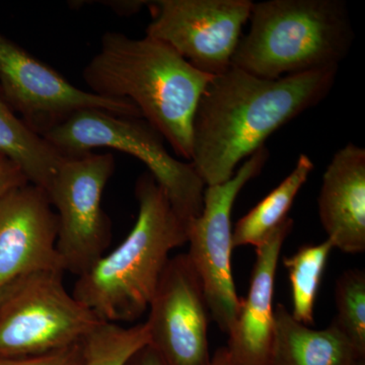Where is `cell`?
Instances as JSON below:
<instances>
[{"label":"cell","mask_w":365,"mask_h":365,"mask_svg":"<svg viewBox=\"0 0 365 365\" xmlns=\"http://www.w3.org/2000/svg\"><path fill=\"white\" fill-rule=\"evenodd\" d=\"M29 182L23 170L13 160L0 155V198L11 190Z\"/></svg>","instance_id":"22"},{"label":"cell","mask_w":365,"mask_h":365,"mask_svg":"<svg viewBox=\"0 0 365 365\" xmlns=\"http://www.w3.org/2000/svg\"><path fill=\"white\" fill-rule=\"evenodd\" d=\"M125 365H165L160 355L150 345L134 353Z\"/></svg>","instance_id":"23"},{"label":"cell","mask_w":365,"mask_h":365,"mask_svg":"<svg viewBox=\"0 0 365 365\" xmlns=\"http://www.w3.org/2000/svg\"><path fill=\"white\" fill-rule=\"evenodd\" d=\"M57 215L44 189L29 184L0 198V294L38 271H61Z\"/></svg>","instance_id":"12"},{"label":"cell","mask_w":365,"mask_h":365,"mask_svg":"<svg viewBox=\"0 0 365 365\" xmlns=\"http://www.w3.org/2000/svg\"><path fill=\"white\" fill-rule=\"evenodd\" d=\"M249 21L232 66L262 78L339 66L354 39L343 0L258 2Z\"/></svg>","instance_id":"4"},{"label":"cell","mask_w":365,"mask_h":365,"mask_svg":"<svg viewBox=\"0 0 365 365\" xmlns=\"http://www.w3.org/2000/svg\"><path fill=\"white\" fill-rule=\"evenodd\" d=\"M66 155L112 148L143 162L167 194L173 208L189 222L203 209L205 184L191 163L175 158L165 139L143 118L125 117L103 110H83L44 136Z\"/></svg>","instance_id":"5"},{"label":"cell","mask_w":365,"mask_h":365,"mask_svg":"<svg viewBox=\"0 0 365 365\" xmlns=\"http://www.w3.org/2000/svg\"><path fill=\"white\" fill-rule=\"evenodd\" d=\"M145 322L150 346L165 365H209L207 300L188 255L170 258Z\"/></svg>","instance_id":"11"},{"label":"cell","mask_w":365,"mask_h":365,"mask_svg":"<svg viewBox=\"0 0 365 365\" xmlns=\"http://www.w3.org/2000/svg\"><path fill=\"white\" fill-rule=\"evenodd\" d=\"M0 365H86L83 341L56 351L35 356L0 357Z\"/></svg>","instance_id":"21"},{"label":"cell","mask_w":365,"mask_h":365,"mask_svg":"<svg viewBox=\"0 0 365 365\" xmlns=\"http://www.w3.org/2000/svg\"><path fill=\"white\" fill-rule=\"evenodd\" d=\"M337 314L333 323L344 334L359 355L365 357V273L345 271L336 282Z\"/></svg>","instance_id":"20"},{"label":"cell","mask_w":365,"mask_h":365,"mask_svg":"<svg viewBox=\"0 0 365 365\" xmlns=\"http://www.w3.org/2000/svg\"><path fill=\"white\" fill-rule=\"evenodd\" d=\"M106 4L112 7L116 13L129 16L138 13L143 6H148V1H108Z\"/></svg>","instance_id":"24"},{"label":"cell","mask_w":365,"mask_h":365,"mask_svg":"<svg viewBox=\"0 0 365 365\" xmlns=\"http://www.w3.org/2000/svg\"><path fill=\"white\" fill-rule=\"evenodd\" d=\"M150 344L146 323L125 328L103 322L83 340L86 365H125L132 355Z\"/></svg>","instance_id":"19"},{"label":"cell","mask_w":365,"mask_h":365,"mask_svg":"<svg viewBox=\"0 0 365 365\" xmlns=\"http://www.w3.org/2000/svg\"><path fill=\"white\" fill-rule=\"evenodd\" d=\"M334 245L330 240L319 245L302 246L283 259L292 284V317L306 326L314 324V304L327 262Z\"/></svg>","instance_id":"18"},{"label":"cell","mask_w":365,"mask_h":365,"mask_svg":"<svg viewBox=\"0 0 365 365\" xmlns=\"http://www.w3.org/2000/svg\"><path fill=\"white\" fill-rule=\"evenodd\" d=\"M294 227L288 217L256 247V261L248 295L241 299L239 313L228 335L227 348L244 365H268L274 334L273 299L276 270L283 244Z\"/></svg>","instance_id":"13"},{"label":"cell","mask_w":365,"mask_h":365,"mask_svg":"<svg viewBox=\"0 0 365 365\" xmlns=\"http://www.w3.org/2000/svg\"><path fill=\"white\" fill-rule=\"evenodd\" d=\"M63 273H31L0 294V357L56 351L81 342L103 323L67 292Z\"/></svg>","instance_id":"6"},{"label":"cell","mask_w":365,"mask_h":365,"mask_svg":"<svg viewBox=\"0 0 365 365\" xmlns=\"http://www.w3.org/2000/svg\"><path fill=\"white\" fill-rule=\"evenodd\" d=\"M338 68L269 79L232 66L213 76L197 106L192 138L191 163L205 186L232 179L274 132L321 103Z\"/></svg>","instance_id":"1"},{"label":"cell","mask_w":365,"mask_h":365,"mask_svg":"<svg viewBox=\"0 0 365 365\" xmlns=\"http://www.w3.org/2000/svg\"><path fill=\"white\" fill-rule=\"evenodd\" d=\"M115 169L111 153L67 155L44 189L57 215L56 250L64 272L83 275L109 248L112 225L102 200Z\"/></svg>","instance_id":"7"},{"label":"cell","mask_w":365,"mask_h":365,"mask_svg":"<svg viewBox=\"0 0 365 365\" xmlns=\"http://www.w3.org/2000/svg\"><path fill=\"white\" fill-rule=\"evenodd\" d=\"M251 0L148 1L146 36L169 45L198 71L215 76L232 66Z\"/></svg>","instance_id":"10"},{"label":"cell","mask_w":365,"mask_h":365,"mask_svg":"<svg viewBox=\"0 0 365 365\" xmlns=\"http://www.w3.org/2000/svg\"><path fill=\"white\" fill-rule=\"evenodd\" d=\"M0 91L24 123L42 137L83 110L143 118L129 101L101 97L72 85L1 33Z\"/></svg>","instance_id":"9"},{"label":"cell","mask_w":365,"mask_h":365,"mask_svg":"<svg viewBox=\"0 0 365 365\" xmlns=\"http://www.w3.org/2000/svg\"><path fill=\"white\" fill-rule=\"evenodd\" d=\"M213 76L198 71L169 45L107 32L83 71L91 93L127 100L160 132L178 157L191 160L199 100Z\"/></svg>","instance_id":"2"},{"label":"cell","mask_w":365,"mask_h":365,"mask_svg":"<svg viewBox=\"0 0 365 365\" xmlns=\"http://www.w3.org/2000/svg\"><path fill=\"white\" fill-rule=\"evenodd\" d=\"M268 158L264 146L237 168L232 179L206 186L202 212L190 220L187 227V255L202 281L211 318L225 334L234 327L241 304L232 275V207L242 189L260 175Z\"/></svg>","instance_id":"8"},{"label":"cell","mask_w":365,"mask_h":365,"mask_svg":"<svg viewBox=\"0 0 365 365\" xmlns=\"http://www.w3.org/2000/svg\"><path fill=\"white\" fill-rule=\"evenodd\" d=\"M314 165L302 153L292 173L263 200L237 222L232 230L234 247L260 246L288 218L295 197L306 184Z\"/></svg>","instance_id":"17"},{"label":"cell","mask_w":365,"mask_h":365,"mask_svg":"<svg viewBox=\"0 0 365 365\" xmlns=\"http://www.w3.org/2000/svg\"><path fill=\"white\" fill-rule=\"evenodd\" d=\"M138 215L116 249L78 276L72 295L107 323L133 322L148 309L173 250L187 242L188 222L150 173L137 180Z\"/></svg>","instance_id":"3"},{"label":"cell","mask_w":365,"mask_h":365,"mask_svg":"<svg viewBox=\"0 0 365 365\" xmlns=\"http://www.w3.org/2000/svg\"><path fill=\"white\" fill-rule=\"evenodd\" d=\"M354 365H365V357L364 359H359L356 360Z\"/></svg>","instance_id":"26"},{"label":"cell","mask_w":365,"mask_h":365,"mask_svg":"<svg viewBox=\"0 0 365 365\" xmlns=\"http://www.w3.org/2000/svg\"><path fill=\"white\" fill-rule=\"evenodd\" d=\"M319 215L334 248L365 251V150L348 143L327 167L319 196Z\"/></svg>","instance_id":"14"},{"label":"cell","mask_w":365,"mask_h":365,"mask_svg":"<svg viewBox=\"0 0 365 365\" xmlns=\"http://www.w3.org/2000/svg\"><path fill=\"white\" fill-rule=\"evenodd\" d=\"M0 155L13 160L31 184L47 188L66 155L31 130L0 91Z\"/></svg>","instance_id":"16"},{"label":"cell","mask_w":365,"mask_h":365,"mask_svg":"<svg viewBox=\"0 0 365 365\" xmlns=\"http://www.w3.org/2000/svg\"><path fill=\"white\" fill-rule=\"evenodd\" d=\"M209 365H244L230 354L227 347H220L216 350L215 355L211 357Z\"/></svg>","instance_id":"25"},{"label":"cell","mask_w":365,"mask_h":365,"mask_svg":"<svg viewBox=\"0 0 365 365\" xmlns=\"http://www.w3.org/2000/svg\"><path fill=\"white\" fill-rule=\"evenodd\" d=\"M275 323L268 365H354L364 359L335 324L316 330L299 323L282 304Z\"/></svg>","instance_id":"15"}]
</instances>
